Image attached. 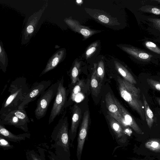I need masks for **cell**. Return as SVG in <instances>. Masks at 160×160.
Returning <instances> with one entry per match:
<instances>
[{
	"mask_svg": "<svg viewBox=\"0 0 160 160\" xmlns=\"http://www.w3.org/2000/svg\"><path fill=\"white\" fill-rule=\"evenodd\" d=\"M107 118L110 127L113 134V137L117 143L120 145L125 141L122 128L120 124L113 117L108 114Z\"/></svg>",
	"mask_w": 160,
	"mask_h": 160,
	"instance_id": "cell-12",
	"label": "cell"
},
{
	"mask_svg": "<svg viewBox=\"0 0 160 160\" xmlns=\"http://www.w3.org/2000/svg\"><path fill=\"white\" fill-rule=\"evenodd\" d=\"M30 134L28 132L18 135L14 134L7 130L3 125L0 124V136L9 141L18 143L26 138H30Z\"/></svg>",
	"mask_w": 160,
	"mask_h": 160,
	"instance_id": "cell-14",
	"label": "cell"
},
{
	"mask_svg": "<svg viewBox=\"0 0 160 160\" xmlns=\"http://www.w3.org/2000/svg\"><path fill=\"white\" fill-rule=\"evenodd\" d=\"M149 21H151L156 28L160 31V19L157 18H148Z\"/></svg>",
	"mask_w": 160,
	"mask_h": 160,
	"instance_id": "cell-32",
	"label": "cell"
},
{
	"mask_svg": "<svg viewBox=\"0 0 160 160\" xmlns=\"http://www.w3.org/2000/svg\"><path fill=\"white\" fill-rule=\"evenodd\" d=\"M72 116L70 128L69 131V136L70 145L72 143L76 136L78 128L81 118V111L80 108L77 104L74 105L72 108Z\"/></svg>",
	"mask_w": 160,
	"mask_h": 160,
	"instance_id": "cell-11",
	"label": "cell"
},
{
	"mask_svg": "<svg viewBox=\"0 0 160 160\" xmlns=\"http://www.w3.org/2000/svg\"><path fill=\"white\" fill-rule=\"evenodd\" d=\"M159 81H160V80H159Z\"/></svg>",
	"mask_w": 160,
	"mask_h": 160,
	"instance_id": "cell-38",
	"label": "cell"
},
{
	"mask_svg": "<svg viewBox=\"0 0 160 160\" xmlns=\"http://www.w3.org/2000/svg\"><path fill=\"white\" fill-rule=\"evenodd\" d=\"M155 1L158 2H160V0H155Z\"/></svg>",
	"mask_w": 160,
	"mask_h": 160,
	"instance_id": "cell-37",
	"label": "cell"
},
{
	"mask_svg": "<svg viewBox=\"0 0 160 160\" xmlns=\"http://www.w3.org/2000/svg\"><path fill=\"white\" fill-rule=\"evenodd\" d=\"M112 97L124 119L127 126L130 127L136 131H139L140 130L139 128L134 119L117 98L113 95Z\"/></svg>",
	"mask_w": 160,
	"mask_h": 160,
	"instance_id": "cell-16",
	"label": "cell"
},
{
	"mask_svg": "<svg viewBox=\"0 0 160 160\" xmlns=\"http://www.w3.org/2000/svg\"><path fill=\"white\" fill-rule=\"evenodd\" d=\"M117 81L121 97L139 114L142 119H145L144 106L142 100L141 90L133 84L118 77Z\"/></svg>",
	"mask_w": 160,
	"mask_h": 160,
	"instance_id": "cell-3",
	"label": "cell"
},
{
	"mask_svg": "<svg viewBox=\"0 0 160 160\" xmlns=\"http://www.w3.org/2000/svg\"><path fill=\"white\" fill-rule=\"evenodd\" d=\"M93 17L99 22L105 24L113 25L114 22L116 23V22L114 21L111 19V18L104 14L96 13Z\"/></svg>",
	"mask_w": 160,
	"mask_h": 160,
	"instance_id": "cell-24",
	"label": "cell"
},
{
	"mask_svg": "<svg viewBox=\"0 0 160 160\" xmlns=\"http://www.w3.org/2000/svg\"><path fill=\"white\" fill-rule=\"evenodd\" d=\"M65 114L60 118L51 136L52 143L50 148L54 150V153L60 160H68L70 156L68 123Z\"/></svg>",
	"mask_w": 160,
	"mask_h": 160,
	"instance_id": "cell-1",
	"label": "cell"
},
{
	"mask_svg": "<svg viewBox=\"0 0 160 160\" xmlns=\"http://www.w3.org/2000/svg\"><path fill=\"white\" fill-rule=\"evenodd\" d=\"M0 146L5 150L12 148L14 147L9 142V141L1 136H0Z\"/></svg>",
	"mask_w": 160,
	"mask_h": 160,
	"instance_id": "cell-27",
	"label": "cell"
},
{
	"mask_svg": "<svg viewBox=\"0 0 160 160\" xmlns=\"http://www.w3.org/2000/svg\"><path fill=\"white\" fill-rule=\"evenodd\" d=\"M89 114L87 110L84 112L82 122L78 132L77 139L76 156L78 160H80L88 129Z\"/></svg>",
	"mask_w": 160,
	"mask_h": 160,
	"instance_id": "cell-8",
	"label": "cell"
},
{
	"mask_svg": "<svg viewBox=\"0 0 160 160\" xmlns=\"http://www.w3.org/2000/svg\"><path fill=\"white\" fill-rule=\"evenodd\" d=\"M158 102H159V104H160V99H158Z\"/></svg>",
	"mask_w": 160,
	"mask_h": 160,
	"instance_id": "cell-36",
	"label": "cell"
},
{
	"mask_svg": "<svg viewBox=\"0 0 160 160\" xmlns=\"http://www.w3.org/2000/svg\"><path fill=\"white\" fill-rule=\"evenodd\" d=\"M145 44L147 48L150 51L160 54V48L153 42L151 41H146Z\"/></svg>",
	"mask_w": 160,
	"mask_h": 160,
	"instance_id": "cell-26",
	"label": "cell"
},
{
	"mask_svg": "<svg viewBox=\"0 0 160 160\" xmlns=\"http://www.w3.org/2000/svg\"><path fill=\"white\" fill-rule=\"evenodd\" d=\"M58 86L57 81L52 84L40 96L34 111L35 117L38 120L41 119L46 115L50 102L56 95Z\"/></svg>",
	"mask_w": 160,
	"mask_h": 160,
	"instance_id": "cell-5",
	"label": "cell"
},
{
	"mask_svg": "<svg viewBox=\"0 0 160 160\" xmlns=\"http://www.w3.org/2000/svg\"><path fill=\"white\" fill-rule=\"evenodd\" d=\"M76 2L77 3H81L82 2V1L80 0H77Z\"/></svg>",
	"mask_w": 160,
	"mask_h": 160,
	"instance_id": "cell-35",
	"label": "cell"
},
{
	"mask_svg": "<svg viewBox=\"0 0 160 160\" xmlns=\"http://www.w3.org/2000/svg\"><path fill=\"white\" fill-rule=\"evenodd\" d=\"M39 153L33 150L28 151L26 153L28 160H46L44 153L41 150Z\"/></svg>",
	"mask_w": 160,
	"mask_h": 160,
	"instance_id": "cell-22",
	"label": "cell"
},
{
	"mask_svg": "<svg viewBox=\"0 0 160 160\" xmlns=\"http://www.w3.org/2000/svg\"><path fill=\"white\" fill-rule=\"evenodd\" d=\"M142 11L148 12H150L154 14L160 15V9L155 7L144 6L143 8Z\"/></svg>",
	"mask_w": 160,
	"mask_h": 160,
	"instance_id": "cell-30",
	"label": "cell"
},
{
	"mask_svg": "<svg viewBox=\"0 0 160 160\" xmlns=\"http://www.w3.org/2000/svg\"><path fill=\"white\" fill-rule=\"evenodd\" d=\"M147 82L152 88L160 91V82L152 78H148Z\"/></svg>",
	"mask_w": 160,
	"mask_h": 160,
	"instance_id": "cell-28",
	"label": "cell"
},
{
	"mask_svg": "<svg viewBox=\"0 0 160 160\" xmlns=\"http://www.w3.org/2000/svg\"><path fill=\"white\" fill-rule=\"evenodd\" d=\"M105 100L108 114L116 120L122 128L126 127L124 119L110 92H108L106 94Z\"/></svg>",
	"mask_w": 160,
	"mask_h": 160,
	"instance_id": "cell-10",
	"label": "cell"
},
{
	"mask_svg": "<svg viewBox=\"0 0 160 160\" xmlns=\"http://www.w3.org/2000/svg\"><path fill=\"white\" fill-rule=\"evenodd\" d=\"M142 101L144 106L145 120L148 126L151 128L153 122V114L147 102L144 95L142 94Z\"/></svg>",
	"mask_w": 160,
	"mask_h": 160,
	"instance_id": "cell-20",
	"label": "cell"
},
{
	"mask_svg": "<svg viewBox=\"0 0 160 160\" xmlns=\"http://www.w3.org/2000/svg\"><path fill=\"white\" fill-rule=\"evenodd\" d=\"M158 146V143L156 142H153L152 144V146L154 148L157 147Z\"/></svg>",
	"mask_w": 160,
	"mask_h": 160,
	"instance_id": "cell-34",
	"label": "cell"
},
{
	"mask_svg": "<svg viewBox=\"0 0 160 160\" xmlns=\"http://www.w3.org/2000/svg\"><path fill=\"white\" fill-rule=\"evenodd\" d=\"M104 73V63L102 60H101L97 68V75L101 82L103 79Z\"/></svg>",
	"mask_w": 160,
	"mask_h": 160,
	"instance_id": "cell-25",
	"label": "cell"
},
{
	"mask_svg": "<svg viewBox=\"0 0 160 160\" xmlns=\"http://www.w3.org/2000/svg\"><path fill=\"white\" fill-rule=\"evenodd\" d=\"M98 42H96L92 43L88 49L85 53L87 58L90 57L96 50L98 46Z\"/></svg>",
	"mask_w": 160,
	"mask_h": 160,
	"instance_id": "cell-31",
	"label": "cell"
},
{
	"mask_svg": "<svg viewBox=\"0 0 160 160\" xmlns=\"http://www.w3.org/2000/svg\"><path fill=\"white\" fill-rule=\"evenodd\" d=\"M65 52L64 49H61L57 51L49 60L45 68L39 76H41L55 68L62 61Z\"/></svg>",
	"mask_w": 160,
	"mask_h": 160,
	"instance_id": "cell-15",
	"label": "cell"
},
{
	"mask_svg": "<svg viewBox=\"0 0 160 160\" xmlns=\"http://www.w3.org/2000/svg\"><path fill=\"white\" fill-rule=\"evenodd\" d=\"M82 84V82L79 81L78 83L74 88L71 96V99L73 101H75L76 96L81 91Z\"/></svg>",
	"mask_w": 160,
	"mask_h": 160,
	"instance_id": "cell-29",
	"label": "cell"
},
{
	"mask_svg": "<svg viewBox=\"0 0 160 160\" xmlns=\"http://www.w3.org/2000/svg\"><path fill=\"white\" fill-rule=\"evenodd\" d=\"M48 153V156L50 160H60L56 156L53 152L49 151Z\"/></svg>",
	"mask_w": 160,
	"mask_h": 160,
	"instance_id": "cell-33",
	"label": "cell"
},
{
	"mask_svg": "<svg viewBox=\"0 0 160 160\" xmlns=\"http://www.w3.org/2000/svg\"><path fill=\"white\" fill-rule=\"evenodd\" d=\"M44 10V8L41 9L29 18L22 32V44H26L30 39Z\"/></svg>",
	"mask_w": 160,
	"mask_h": 160,
	"instance_id": "cell-9",
	"label": "cell"
},
{
	"mask_svg": "<svg viewBox=\"0 0 160 160\" xmlns=\"http://www.w3.org/2000/svg\"><path fill=\"white\" fill-rule=\"evenodd\" d=\"M29 89L25 78L19 77L13 81L8 88L9 94L2 103L0 115L18 109Z\"/></svg>",
	"mask_w": 160,
	"mask_h": 160,
	"instance_id": "cell-2",
	"label": "cell"
},
{
	"mask_svg": "<svg viewBox=\"0 0 160 160\" xmlns=\"http://www.w3.org/2000/svg\"><path fill=\"white\" fill-rule=\"evenodd\" d=\"M80 64L76 61L73 66L71 72V78L72 83L75 84L78 80V75L79 72Z\"/></svg>",
	"mask_w": 160,
	"mask_h": 160,
	"instance_id": "cell-23",
	"label": "cell"
},
{
	"mask_svg": "<svg viewBox=\"0 0 160 160\" xmlns=\"http://www.w3.org/2000/svg\"><path fill=\"white\" fill-rule=\"evenodd\" d=\"M122 49L137 59L142 61H148L152 56L149 53L133 47H122Z\"/></svg>",
	"mask_w": 160,
	"mask_h": 160,
	"instance_id": "cell-17",
	"label": "cell"
},
{
	"mask_svg": "<svg viewBox=\"0 0 160 160\" xmlns=\"http://www.w3.org/2000/svg\"><path fill=\"white\" fill-rule=\"evenodd\" d=\"M30 122L24 109H18L0 115V124L13 126L26 132H28V124Z\"/></svg>",
	"mask_w": 160,
	"mask_h": 160,
	"instance_id": "cell-4",
	"label": "cell"
},
{
	"mask_svg": "<svg viewBox=\"0 0 160 160\" xmlns=\"http://www.w3.org/2000/svg\"><path fill=\"white\" fill-rule=\"evenodd\" d=\"M0 66L2 71L6 72L8 65V59L6 53L3 48V45L1 41L0 44Z\"/></svg>",
	"mask_w": 160,
	"mask_h": 160,
	"instance_id": "cell-21",
	"label": "cell"
},
{
	"mask_svg": "<svg viewBox=\"0 0 160 160\" xmlns=\"http://www.w3.org/2000/svg\"><path fill=\"white\" fill-rule=\"evenodd\" d=\"M63 78L62 77L57 81L58 88L49 115L48 123L50 124L55 118L62 112L66 101V88L63 85Z\"/></svg>",
	"mask_w": 160,
	"mask_h": 160,
	"instance_id": "cell-6",
	"label": "cell"
},
{
	"mask_svg": "<svg viewBox=\"0 0 160 160\" xmlns=\"http://www.w3.org/2000/svg\"><path fill=\"white\" fill-rule=\"evenodd\" d=\"M114 64L116 69L124 79L132 84H137L135 78L124 67L116 61H115Z\"/></svg>",
	"mask_w": 160,
	"mask_h": 160,
	"instance_id": "cell-19",
	"label": "cell"
},
{
	"mask_svg": "<svg viewBox=\"0 0 160 160\" xmlns=\"http://www.w3.org/2000/svg\"><path fill=\"white\" fill-rule=\"evenodd\" d=\"M64 21L72 30L81 34L86 39L97 32L96 31L80 25L78 21L72 19L66 18Z\"/></svg>",
	"mask_w": 160,
	"mask_h": 160,
	"instance_id": "cell-13",
	"label": "cell"
},
{
	"mask_svg": "<svg viewBox=\"0 0 160 160\" xmlns=\"http://www.w3.org/2000/svg\"><path fill=\"white\" fill-rule=\"evenodd\" d=\"M97 64H94L91 79V86L92 94L97 96L100 93L101 89V82L97 75Z\"/></svg>",
	"mask_w": 160,
	"mask_h": 160,
	"instance_id": "cell-18",
	"label": "cell"
},
{
	"mask_svg": "<svg viewBox=\"0 0 160 160\" xmlns=\"http://www.w3.org/2000/svg\"><path fill=\"white\" fill-rule=\"evenodd\" d=\"M51 83L52 82L50 80L34 83L30 88L23 101L18 109L24 110L30 102L33 101L45 91L51 85Z\"/></svg>",
	"mask_w": 160,
	"mask_h": 160,
	"instance_id": "cell-7",
	"label": "cell"
}]
</instances>
